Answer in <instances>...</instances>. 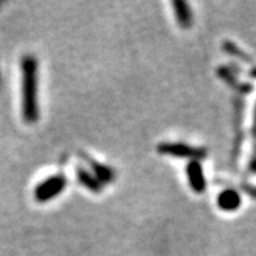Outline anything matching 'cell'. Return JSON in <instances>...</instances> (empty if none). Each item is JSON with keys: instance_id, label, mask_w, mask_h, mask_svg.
Instances as JSON below:
<instances>
[{"instance_id": "3957f363", "label": "cell", "mask_w": 256, "mask_h": 256, "mask_svg": "<svg viewBox=\"0 0 256 256\" xmlns=\"http://www.w3.org/2000/svg\"><path fill=\"white\" fill-rule=\"evenodd\" d=\"M67 179L63 176H52L44 179L34 190V198L40 202H48L55 199L64 191Z\"/></svg>"}, {"instance_id": "ba28073f", "label": "cell", "mask_w": 256, "mask_h": 256, "mask_svg": "<svg viewBox=\"0 0 256 256\" xmlns=\"http://www.w3.org/2000/svg\"><path fill=\"white\" fill-rule=\"evenodd\" d=\"M76 172H78V182L84 186L85 188H88L92 192H96V194L102 191V183L96 178V176L90 174L88 170H85L84 168H78Z\"/></svg>"}, {"instance_id": "8992f818", "label": "cell", "mask_w": 256, "mask_h": 256, "mask_svg": "<svg viewBox=\"0 0 256 256\" xmlns=\"http://www.w3.org/2000/svg\"><path fill=\"white\" fill-rule=\"evenodd\" d=\"M84 160L88 162V165L90 166L92 170L96 174V178L100 180L101 183H110L114 180V176H115V172L112 168H110L108 166H104L102 164H100L98 161L96 160L90 158L89 156H84Z\"/></svg>"}, {"instance_id": "5b68a950", "label": "cell", "mask_w": 256, "mask_h": 256, "mask_svg": "<svg viewBox=\"0 0 256 256\" xmlns=\"http://www.w3.org/2000/svg\"><path fill=\"white\" fill-rule=\"evenodd\" d=\"M172 8H174V14H176V22L179 26H182L183 29H188L192 25V12L190 6L183 0H176L172 3Z\"/></svg>"}, {"instance_id": "277c9868", "label": "cell", "mask_w": 256, "mask_h": 256, "mask_svg": "<svg viewBox=\"0 0 256 256\" xmlns=\"http://www.w3.org/2000/svg\"><path fill=\"white\" fill-rule=\"evenodd\" d=\"M186 172H187L190 186L196 194H202L206 191V176H204V172H202V168L199 161L188 162V165L186 168Z\"/></svg>"}, {"instance_id": "7a4b0ae2", "label": "cell", "mask_w": 256, "mask_h": 256, "mask_svg": "<svg viewBox=\"0 0 256 256\" xmlns=\"http://www.w3.org/2000/svg\"><path fill=\"white\" fill-rule=\"evenodd\" d=\"M157 150L161 154L172 156L176 158H191L192 161L204 158L206 154V149L192 146L184 142H162L157 146Z\"/></svg>"}, {"instance_id": "52a82bcc", "label": "cell", "mask_w": 256, "mask_h": 256, "mask_svg": "<svg viewBox=\"0 0 256 256\" xmlns=\"http://www.w3.org/2000/svg\"><path fill=\"white\" fill-rule=\"evenodd\" d=\"M217 204L222 210H236L240 206V198L236 191L226 190L218 195Z\"/></svg>"}, {"instance_id": "6da1fadb", "label": "cell", "mask_w": 256, "mask_h": 256, "mask_svg": "<svg viewBox=\"0 0 256 256\" xmlns=\"http://www.w3.org/2000/svg\"><path fill=\"white\" fill-rule=\"evenodd\" d=\"M21 110L26 123H36L40 118L38 62L33 55L21 59Z\"/></svg>"}]
</instances>
